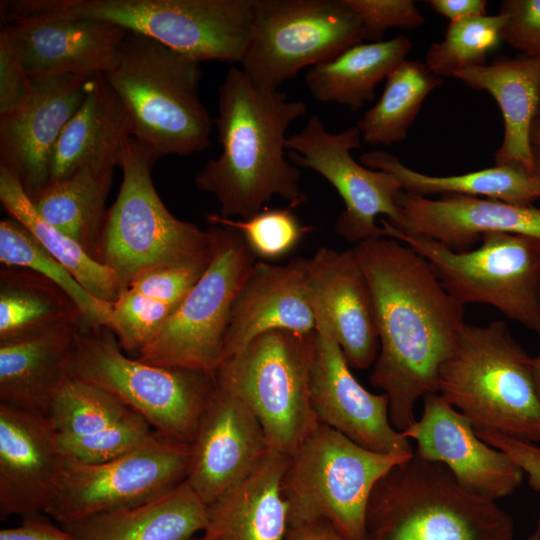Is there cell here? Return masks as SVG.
Instances as JSON below:
<instances>
[{"label":"cell","instance_id":"cell-39","mask_svg":"<svg viewBox=\"0 0 540 540\" xmlns=\"http://www.w3.org/2000/svg\"><path fill=\"white\" fill-rule=\"evenodd\" d=\"M147 420L133 410L109 426L79 437H58V449L64 460L97 464L114 460L143 444L152 434Z\"/></svg>","mask_w":540,"mask_h":540},{"label":"cell","instance_id":"cell-46","mask_svg":"<svg viewBox=\"0 0 540 540\" xmlns=\"http://www.w3.org/2000/svg\"><path fill=\"white\" fill-rule=\"evenodd\" d=\"M480 439L508 455L527 476L530 487L540 494V446L490 431H475Z\"/></svg>","mask_w":540,"mask_h":540},{"label":"cell","instance_id":"cell-8","mask_svg":"<svg viewBox=\"0 0 540 540\" xmlns=\"http://www.w3.org/2000/svg\"><path fill=\"white\" fill-rule=\"evenodd\" d=\"M67 374L110 392L163 437L189 445L217 386L215 375L127 356L106 326L78 329Z\"/></svg>","mask_w":540,"mask_h":540},{"label":"cell","instance_id":"cell-35","mask_svg":"<svg viewBox=\"0 0 540 540\" xmlns=\"http://www.w3.org/2000/svg\"><path fill=\"white\" fill-rule=\"evenodd\" d=\"M444 83L421 60H403L386 77L378 102L357 122L361 138L369 145L403 141L428 94Z\"/></svg>","mask_w":540,"mask_h":540},{"label":"cell","instance_id":"cell-24","mask_svg":"<svg viewBox=\"0 0 540 540\" xmlns=\"http://www.w3.org/2000/svg\"><path fill=\"white\" fill-rule=\"evenodd\" d=\"M309 280L315 310L327 320L349 366L374 365L380 347L375 307L353 250L319 248L309 258Z\"/></svg>","mask_w":540,"mask_h":540},{"label":"cell","instance_id":"cell-4","mask_svg":"<svg viewBox=\"0 0 540 540\" xmlns=\"http://www.w3.org/2000/svg\"><path fill=\"white\" fill-rule=\"evenodd\" d=\"M437 393L462 413L475 431L521 441H540V398L532 357L505 321L465 323L442 364Z\"/></svg>","mask_w":540,"mask_h":540},{"label":"cell","instance_id":"cell-1","mask_svg":"<svg viewBox=\"0 0 540 540\" xmlns=\"http://www.w3.org/2000/svg\"><path fill=\"white\" fill-rule=\"evenodd\" d=\"M352 250L371 289L379 336L370 383L388 396L390 422L403 432L416 420L417 401L437 393L440 368L466 323V306L401 241L375 237Z\"/></svg>","mask_w":540,"mask_h":540},{"label":"cell","instance_id":"cell-9","mask_svg":"<svg viewBox=\"0 0 540 540\" xmlns=\"http://www.w3.org/2000/svg\"><path fill=\"white\" fill-rule=\"evenodd\" d=\"M316 330H271L225 358L215 378L255 415L269 448L292 455L320 423L310 402Z\"/></svg>","mask_w":540,"mask_h":540},{"label":"cell","instance_id":"cell-34","mask_svg":"<svg viewBox=\"0 0 540 540\" xmlns=\"http://www.w3.org/2000/svg\"><path fill=\"white\" fill-rule=\"evenodd\" d=\"M0 201L11 218L21 223L91 295L110 303L117 299L120 287L115 273L41 217L17 177L3 167H0Z\"/></svg>","mask_w":540,"mask_h":540},{"label":"cell","instance_id":"cell-20","mask_svg":"<svg viewBox=\"0 0 540 540\" xmlns=\"http://www.w3.org/2000/svg\"><path fill=\"white\" fill-rule=\"evenodd\" d=\"M190 446L186 481L207 506L250 473L270 450L252 411L218 385Z\"/></svg>","mask_w":540,"mask_h":540},{"label":"cell","instance_id":"cell-47","mask_svg":"<svg viewBox=\"0 0 540 540\" xmlns=\"http://www.w3.org/2000/svg\"><path fill=\"white\" fill-rule=\"evenodd\" d=\"M0 540H76L65 528L57 527L38 514L24 517L21 524L0 531Z\"/></svg>","mask_w":540,"mask_h":540},{"label":"cell","instance_id":"cell-53","mask_svg":"<svg viewBox=\"0 0 540 540\" xmlns=\"http://www.w3.org/2000/svg\"><path fill=\"white\" fill-rule=\"evenodd\" d=\"M190 540H218L216 534L210 530L201 533L200 536H195Z\"/></svg>","mask_w":540,"mask_h":540},{"label":"cell","instance_id":"cell-14","mask_svg":"<svg viewBox=\"0 0 540 540\" xmlns=\"http://www.w3.org/2000/svg\"><path fill=\"white\" fill-rule=\"evenodd\" d=\"M191 446L155 432L114 460L81 464L63 460L43 513L60 525L152 501L186 480Z\"/></svg>","mask_w":540,"mask_h":540},{"label":"cell","instance_id":"cell-23","mask_svg":"<svg viewBox=\"0 0 540 540\" xmlns=\"http://www.w3.org/2000/svg\"><path fill=\"white\" fill-rule=\"evenodd\" d=\"M396 203L401 223L395 228L431 238L455 252L475 248L482 236L491 232L540 239V208L533 205L464 195L431 199L404 190L398 194Z\"/></svg>","mask_w":540,"mask_h":540},{"label":"cell","instance_id":"cell-50","mask_svg":"<svg viewBox=\"0 0 540 540\" xmlns=\"http://www.w3.org/2000/svg\"><path fill=\"white\" fill-rule=\"evenodd\" d=\"M531 176L534 179L540 193V148L534 146H532Z\"/></svg>","mask_w":540,"mask_h":540},{"label":"cell","instance_id":"cell-44","mask_svg":"<svg viewBox=\"0 0 540 540\" xmlns=\"http://www.w3.org/2000/svg\"><path fill=\"white\" fill-rule=\"evenodd\" d=\"M502 39L528 57H540V0H504Z\"/></svg>","mask_w":540,"mask_h":540},{"label":"cell","instance_id":"cell-38","mask_svg":"<svg viewBox=\"0 0 540 540\" xmlns=\"http://www.w3.org/2000/svg\"><path fill=\"white\" fill-rule=\"evenodd\" d=\"M505 16H479L450 22L445 37L433 43L426 52L428 68L436 75L453 77L455 73L486 65L489 52L502 39Z\"/></svg>","mask_w":540,"mask_h":540},{"label":"cell","instance_id":"cell-2","mask_svg":"<svg viewBox=\"0 0 540 540\" xmlns=\"http://www.w3.org/2000/svg\"><path fill=\"white\" fill-rule=\"evenodd\" d=\"M306 114L302 100L258 88L240 68L228 70L214 118L221 153L194 177L198 189L214 195L220 216L248 219L274 196L290 207L307 200L301 172L284 152L287 128Z\"/></svg>","mask_w":540,"mask_h":540},{"label":"cell","instance_id":"cell-6","mask_svg":"<svg viewBox=\"0 0 540 540\" xmlns=\"http://www.w3.org/2000/svg\"><path fill=\"white\" fill-rule=\"evenodd\" d=\"M156 161L134 137L125 141L119 154L122 181L107 213L97 261L115 273L120 292L145 269L211 257L209 228L176 218L161 201L152 181Z\"/></svg>","mask_w":540,"mask_h":540},{"label":"cell","instance_id":"cell-5","mask_svg":"<svg viewBox=\"0 0 540 540\" xmlns=\"http://www.w3.org/2000/svg\"><path fill=\"white\" fill-rule=\"evenodd\" d=\"M511 515L463 490L441 463L417 454L375 485L365 540H515Z\"/></svg>","mask_w":540,"mask_h":540},{"label":"cell","instance_id":"cell-7","mask_svg":"<svg viewBox=\"0 0 540 540\" xmlns=\"http://www.w3.org/2000/svg\"><path fill=\"white\" fill-rule=\"evenodd\" d=\"M413 454L371 451L319 423L290 455L283 476L289 527L324 519L344 539L365 540L375 485Z\"/></svg>","mask_w":540,"mask_h":540},{"label":"cell","instance_id":"cell-26","mask_svg":"<svg viewBox=\"0 0 540 540\" xmlns=\"http://www.w3.org/2000/svg\"><path fill=\"white\" fill-rule=\"evenodd\" d=\"M476 91H487L496 100L504 122L500 147L494 153L495 165L520 163L531 174L532 123L540 109V57L500 55L484 66L454 74Z\"/></svg>","mask_w":540,"mask_h":540},{"label":"cell","instance_id":"cell-19","mask_svg":"<svg viewBox=\"0 0 540 540\" xmlns=\"http://www.w3.org/2000/svg\"><path fill=\"white\" fill-rule=\"evenodd\" d=\"M94 76L32 79L28 101L17 111L0 116V167L17 177L31 200L48 185L54 147Z\"/></svg>","mask_w":540,"mask_h":540},{"label":"cell","instance_id":"cell-29","mask_svg":"<svg viewBox=\"0 0 540 540\" xmlns=\"http://www.w3.org/2000/svg\"><path fill=\"white\" fill-rule=\"evenodd\" d=\"M80 327L64 324L0 342V403L46 415Z\"/></svg>","mask_w":540,"mask_h":540},{"label":"cell","instance_id":"cell-27","mask_svg":"<svg viewBox=\"0 0 540 540\" xmlns=\"http://www.w3.org/2000/svg\"><path fill=\"white\" fill-rule=\"evenodd\" d=\"M289 457L270 449L250 473L208 506L207 530L218 540H285L289 509L282 480Z\"/></svg>","mask_w":540,"mask_h":540},{"label":"cell","instance_id":"cell-31","mask_svg":"<svg viewBox=\"0 0 540 540\" xmlns=\"http://www.w3.org/2000/svg\"><path fill=\"white\" fill-rule=\"evenodd\" d=\"M360 162L367 168L392 174L404 191L422 197L464 195L516 205H532L540 199L534 179L520 163L495 165L460 175L432 176L407 167L397 156L384 150L366 152Z\"/></svg>","mask_w":540,"mask_h":540},{"label":"cell","instance_id":"cell-37","mask_svg":"<svg viewBox=\"0 0 540 540\" xmlns=\"http://www.w3.org/2000/svg\"><path fill=\"white\" fill-rule=\"evenodd\" d=\"M129 410L105 389L66 374L50 398L46 416L58 437H79L109 426Z\"/></svg>","mask_w":540,"mask_h":540},{"label":"cell","instance_id":"cell-43","mask_svg":"<svg viewBox=\"0 0 540 540\" xmlns=\"http://www.w3.org/2000/svg\"><path fill=\"white\" fill-rule=\"evenodd\" d=\"M209 260L192 264L156 266L145 269L136 274L126 288L177 308L189 290L202 276Z\"/></svg>","mask_w":540,"mask_h":540},{"label":"cell","instance_id":"cell-30","mask_svg":"<svg viewBox=\"0 0 540 540\" xmlns=\"http://www.w3.org/2000/svg\"><path fill=\"white\" fill-rule=\"evenodd\" d=\"M412 47L403 34L389 40L358 43L334 58L312 66L305 83L319 102L337 103L358 111L375 97V87Z\"/></svg>","mask_w":540,"mask_h":540},{"label":"cell","instance_id":"cell-52","mask_svg":"<svg viewBox=\"0 0 540 540\" xmlns=\"http://www.w3.org/2000/svg\"><path fill=\"white\" fill-rule=\"evenodd\" d=\"M532 368L536 391L540 398V354L536 357H532Z\"/></svg>","mask_w":540,"mask_h":540},{"label":"cell","instance_id":"cell-10","mask_svg":"<svg viewBox=\"0 0 540 540\" xmlns=\"http://www.w3.org/2000/svg\"><path fill=\"white\" fill-rule=\"evenodd\" d=\"M384 234L423 256L445 290L463 305L488 304L540 335V239L491 232L480 245L455 252L424 236L404 233L386 219Z\"/></svg>","mask_w":540,"mask_h":540},{"label":"cell","instance_id":"cell-51","mask_svg":"<svg viewBox=\"0 0 540 540\" xmlns=\"http://www.w3.org/2000/svg\"><path fill=\"white\" fill-rule=\"evenodd\" d=\"M530 142L532 146L540 148V109L532 123Z\"/></svg>","mask_w":540,"mask_h":540},{"label":"cell","instance_id":"cell-3","mask_svg":"<svg viewBox=\"0 0 540 540\" xmlns=\"http://www.w3.org/2000/svg\"><path fill=\"white\" fill-rule=\"evenodd\" d=\"M102 75L130 114L132 137L156 159L207 149L214 119L199 96V62L129 32Z\"/></svg>","mask_w":540,"mask_h":540},{"label":"cell","instance_id":"cell-33","mask_svg":"<svg viewBox=\"0 0 540 540\" xmlns=\"http://www.w3.org/2000/svg\"><path fill=\"white\" fill-rule=\"evenodd\" d=\"M64 324L82 325V314L57 285L29 269L0 270V342Z\"/></svg>","mask_w":540,"mask_h":540},{"label":"cell","instance_id":"cell-25","mask_svg":"<svg viewBox=\"0 0 540 540\" xmlns=\"http://www.w3.org/2000/svg\"><path fill=\"white\" fill-rule=\"evenodd\" d=\"M132 132L127 108L103 75H95L54 147L48 184L67 179L87 166L114 168Z\"/></svg>","mask_w":540,"mask_h":540},{"label":"cell","instance_id":"cell-48","mask_svg":"<svg viewBox=\"0 0 540 540\" xmlns=\"http://www.w3.org/2000/svg\"><path fill=\"white\" fill-rule=\"evenodd\" d=\"M426 3L450 22L487 15L485 0H428Z\"/></svg>","mask_w":540,"mask_h":540},{"label":"cell","instance_id":"cell-36","mask_svg":"<svg viewBox=\"0 0 540 540\" xmlns=\"http://www.w3.org/2000/svg\"><path fill=\"white\" fill-rule=\"evenodd\" d=\"M2 266L29 269L61 288L82 314L81 328L110 326L113 303L91 295L74 275L14 218L0 222Z\"/></svg>","mask_w":540,"mask_h":540},{"label":"cell","instance_id":"cell-28","mask_svg":"<svg viewBox=\"0 0 540 540\" xmlns=\"http://www.w3.org/2000/svg\"><path fill=\"white\" fill-rule=\"evenodd\" d=\"M61 526L76 540H190L208 529L209 514L185 480L152 501Z\"/></svg>","mask_w":540,"mask_h":540},{"label":"cell","instance_id":"cell-40","mask_svg":"<svg viewBox=\"0 0 540 540\" xmlns=\"http://www.w3.org/2000/svg\"><path fill=\"white\" fill-rule=\"evenodd\" d=\"M207 221L212 225L228 226L239 231L252 254L263 260L286 256L309 230L290 209L263 208L244 220L210 214Z\"/></svg>","mask_w":540,"mask_h":540},{"label":"cell","instance_id":"cell-18","mask_svg":"<svg viewBox=\"0 0 540 540\" xmlns=\"http://www.w3.org/2000/svg\"><path fill=\"white\" fill-rule=\"evenodd\" d=\"M402 434L414 453L443 464L466 492L491 501L512 494L523 470L504 452L478 437L471 422L438 393L424 398L421 416Z\"/></svg>","mask_w":540,"mask_h":540},{"label":"cell","instance_id":"cell-15","mask_svg":"<svg viewBox=\"0 0 540 540\" xmlns=\"http://www.w3.org/2000/svg\"><path fill=\"white\" fill-rule=\"evenodd\" d=\"M0 31L31 79L104 74L116 63L128 30L67 16L40 0L1 1Z\"/></svg>","mask_w":540,"mask_h":540},{"label":"cell","instance_id":"cell-49","mask_svg":"<svg viewBox=\"0 0 540 540\" xmlns=\"http://www.w3.org/2000/svg\"><path fill=\"white\" fill-rule=\"evenodd\" d=\"M285 540H346L326 520L289 527Z\"/></svg>","mask_w":540,"mask_h":540},{"label":"cell","instance_id":"cell-22","mask_svg":"<svg viewBox=\"0 0 540 540\" xmlns=\"http://www.w3.org/2000/svg\"><path fill=\"white\" fill-rule=\"evenodd\" d=\"M271 330H316L309 258H293L285 265L254 263L232 306L224 359Z\"/></svg>","mask_w":540,"mask_h":540},{"label":"cell","instance_id":"cell-54","mask_svg":"<svg viewBox=\"0 0 540 540\" xmlns=\"http://www.w3.org/2000/svg\"><path fill=\"white\" fill-rule=\"evenodd\" d=\"M526 540H540V515L537 521V524L535 526V529L531 534L528 535Z\"/></svg>","mask_w":540,"mask_h":540},{"label":"cell","instance_id":"cell-16","mask_svg":"<svg viewBox=\"0 0 540 540\" xmlns=\"http://www.w3.org/2000/svg\"><path fill=\"white\" fill-rule=\"evenodd\" d=\"M361 140L357 126L331 133L320 116L313 114L285 143L291 150V163L315 171L336 189L345 209L334 228L354 244L385 236L382 226L376 224L378 215H386L394 227L401 223L396 198L403 189L392 174L367 168L353 159L351 151L360 148Z\"/></svg>","mask_w":540,"mask_h":540},{"label":"cell","instance_id":"cell-13","mask_svg":"<svg viewBox=\"0 0 540 540\" xmlns=\"http://www.w3.org/2000/svg\"><path fill=\"white\" fill-rule=\"evenodd\" d=\"M363 39V25L344 0H255L241 69L258 88L278 91L301 69Z\"/></svg>","mask_w":540,"mask_h":540},{"label":"cell","instance_id":"cell-41","mask_svg":"<svg viewBox=\"0 0 540 540\" xmlns=\"http://www.w3.org/2000/svg\"><path fill=\"white\" fill-rule=\"evenodd\" d=\"M175 310L170 304L126 288L113 302L109 328L122 350L137 356Z\"/></svg>","mask_w":540,"mask_h":540},{"label":"cell","instance_id":"cell-32","mask_svg":"<svg viewBox=\"0 0 540 540\" xmlns=\"http://www.w3.org/2000/svg\"><path fill=\"white\" fill-rule=\"evenodd\" d=\"M113 170L83 167L67 179L48 184L31 200L41 217L95 260L107 218L105 205Z\"/></svg>","mask_w":540,"mask_h":540},{"label":"cell","instance_id":"cell-17","mask_svg":"<svg viewBox=\"0 0 540 540\" xmlns=\"http://www.w3.org/2000/svg\"><path fill=\"white\" fill-rule=\"evenodd\" d=\"M316 353L310 377V402L320 423L356 444L379 453H414L389 418V399L374 394L354 377L327 320L317 310Z\"/></svg>","mask_w":540,"mask_h":540},{"label":"cell","instance_id":"cell-11","mask_svg":"<svg viewBox=\"0 0 540 540\" xmlns=\"http://www.w3.org/2000/svg\"><path fill=\"white\" fill-rule=\"evenodd\" d=\"M71 17L94 19L149 37L197 62L241 63L255 0H40Z\"/></svg>","mask_w":540,"mask_h":540},{"label":"cell","instance_id":"cell-21","mask_svg":"<svg viewBox=\"0 0 540 540\" xmlns=\"http://www.w3.org/2000/svg\"><path fill=\"white\" fill-rule=\"evenodd\" d=\"M49 418L0 403V516L43 513L63 463Z\"/></svg>","mask_w":540,"mask_h":540},{"label":"cell","instance_id":"cell-45","mask_svg":"<svg viewBox=\"0 0 540 540\" xmlns=\"http://www.w3.org/2000/svg\"><path fill=\"white\" fill-rule=\"evenodd\" d=\"M33 90L32 79L0 36V116L17 111L30 98Z\"/></svg>","mask_w":540,"mask_h":540},{"label":"cell","instance_id":"cell-12","mask_svg":"<svg viewBox=\"0 0 540 540\" xmlns=\"http://www.w3.org/2000/svg\"><path fill=\"white\" fill-rule=\"evenodd\" d=\"M209 230L212 249L204 273L135 357L140 361L212 375L222 363L232 306L256 261L236 229L212 225Z\"/></svg>","mask_w":540,"mask_h":540},{"label":"cell","instance_id":"cell-42","mask_svg":"<svg viewBox=\"0 0 540 540\" xmlns=\"http://www.w3.org/2000/svg\"><path fill=\"white\" fill-rule=\"evenodd\" d=\"M360 19L365 39L382 41L389 29L414 30L425 18L413 0H344Z\"/></svg>","mask_w":540,"mask_h":540}]
</instances>
